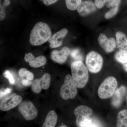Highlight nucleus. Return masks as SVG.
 I'll return each instance as SVG.
<instances>
[{
  "label": "nucleus",
  "mask_w": 127,
  "mask_h": 127,
  "mask_svg": "<svg viewBox=\"0 0 127 127\" xmlns=\"http://www.w3.org/2000/svg\"><path fill=\"white\" fill-rule=\"evenodd\" d=\"M10 4V1L9 0H5L3 4L0 5V20H3L5 18L6 16V8Z\"/></svg>",
  "instance_id": "21"
},
{
  "label": "nucleus",
  "mask_w": 127,
  "mask_h": 127,
  "mask_svg": "<svg viewBox=\"0 0 127 127\" xmlns=\"http://www.w3.org/2000/svg\"><path fill=\"white\" fill-rule=\"evenodd\" d=\"M43 0V3L46 5H50L55 3L58 0Z\"/></svg>",
  "instance_id": "32"
},
{
  "label": "nucleus",
  "mask_w": 127,
  "mask_h": 127,
  "mask_svg": "<svg viewBox=\"0 0 127 127\" xmlns=\"http://www.w3.org/2000/svg\"><path fill=\"white\" fill-rule=\"evenodd\" d=\"M11 91V89L10 88H7L4 89V90H1L0 94V99L6 95H8L9 93H10Z\"/></svg>",
  "instance_id": "27"
},
{
  "label": "nucleus",
  "mask_w": 127,
  "mask_h": 127,
  "mask_svg": "<svg viewBox=\"0 0 127 127\" xmlns=\"http://www.w3.org/2000/svg\"><path fill=\"white\" fill-rule=\"evenodd\" d=\"M3 75L4 77L8 79L10 84H12V85L14 84V83H15V80H14L13 76H12L9 71L6 70L5 71Z\"/></svg>",
  "instance_id": "25"
},
{
  "label": "nucleus",
  "mask_w": 127,
  "mask_h": 127,
  "mask_svg": "<svg viewBox=\"0 0 127 127\" xmlns=\"http://www.w3.org/2000/svg\"><path fill=\"white\" fill-rule=\"evenodd\" d=\"M126 92V88L124 86H122L116 90L112 101V104L113 106L115 107L120 106Z\"/></svg>",
  "instance_id": "15"
},
{
  "label": "nucleus",
  "mask_w": 127,
  "mask_h": 127,
  "mask_svg": "<svg viewBox=\"0 0 127 127\" xmlns=\"http://www.w3.org/2000/svg\"><path fill=\"white\" fill-rule=\"evenodd\" d=\"M52 32L48 25L42 22L37 23L32 30L30 36V43L38 46L44 44L51 36Z\"/></svg>",
  "instance_id": "1"
},
{
  "label": "nucleus",
  "mask_w": 127,
  "mask_h": 127,
  "mask_svg": "<svg viewBox=\"0 0 127 127\" xmlns=\"http://www.w3.org/2000/svg\"><path fill=\"white\" fill-rule=\"evenodd\" d=\"M24 59L25 61L29 63L31 67L34 68L42 66L46 64L47 62L46 58L44 56H39L35 58L31 53L26 54Z\"/></svg>",
  "instance_id": "14"
},
{
  "label": "nucleus",
  "mask_w": 127,
  "mask_h": 127,
  "mask_svg": "<svg viewBox=\"0 0 127 127\" xmlns=\"http://www.w3.org/2000/svg\"><path fill=\"white\" fill-rule=\"evenodd\" d=\"M99 45L106 52H112L117 46L116 41L113 37L108 38L105 34L100 33L98 37Z\"/></svg>",
  "instance_id": "10"
},
{
  "label": "nucleus",
  "mask_w": 127,
  "mask_h": 127,
  "mask_svg": "<svg viewBox=\"0 0 127 127\" xmlns=\"http://www.w3.org/2000/svg\"><path fill=\"white\" fill-rule=\"evenodd\" d=\"M116 41L117 47L119 51L127 52V36L121 32L116 33Z\"/></svg>",
  "instance_id": "16"
},
{
  "label": "nucleus",
  "mask_w": 127,
  "mask_h": 127,
  "mask_svg": "<svg viewBox=\"0 0 127 127\" xmlns=\"http://www.w3.org/2000/svg\"><path fill=\"white\" fill-rule=\"evenodd\" d=\"M26 78L28 80L32 81L34 79V75L31 72L29 71H28L26 75Z\"/></svg>",
  "instance_id": "30"
},
{
  "label": "nucleus",
  "mask_w": 127,
  "mask_h": 127,
  "mask_svg": "<svg viewBox=\"0 0 127 127\" xmlns=\"http://www.w3.org/2000/svg\"><path fill=\"white\" fill-rule=\"evenodd\" d=\"M51 76L48 73H45L40 79H36L32 82V91L35 93L40 92L42 89H47L50 87Z\"/></svg>",
  "instance_id": "9"
},
{
  "label": "nucleus",
  "mask_w": 127,
  "mask_h": 127,
  "mask_svg": "<svg viewBox=\"0 0 127 127\" xmlns=\"http://www.w3.org/2000/svg\"><path fill=\"white\" fill-rule=\"evenodd\" d=\"M27 69L25 68H21L18 71V75L22 78L26 77L28 71Z\"/></svg>",
  "instance_id": "28"
},
{
  "label": "nucleus",
  "mask_w": 127,
  "mask_h": 127,
  "mask_svg": "<svg viewBox=\"0 0 127 127\" xmlns=\"http://www.w3.org/2000/svg\"><path fill=\"white\" fill-rule=\"evenodd\" d=\"M82 2V0H65L67 7L72 11L76 10Z\"/></svg>",
  "instance_id": "20"
},
{
  "label": "nucleus",
  "mask_w": 127,
  "mask_h": 127,
  "mask_svg": "<svg viewBox=\"0 0 127 127\" xmlns=\"http://www.w3.org/2000/svg\"><path fill=\"white\" fill-rule=\"evenodd\" d=\"M72 76L77 87L82 88L88 81L89 73L87 67L81 61H76L71 64Z\"/></svg>",
  "instance_id": "2"
},
{
  "label": "nucleus",
  "mask_w": 127,
  "mask_h": 127,
  "mask_svg": "<svg viewBox=\"0 0 127 127\" xmlns=\"http://www.w3.org/2000/svg\"><path fill=\"white\" fill-rule=\"evenodd\" d=\"M115 58L117 61L122 64L127 63V52L119 51L116 53Z\"/></svg>",
  "instance_id": "19"
},
{
  "label": "nucleus",
  "mask_w": 127,
  "mask_h": 127,
  "mask_svg": "<svg viewBox=\"0 0 127 127\" xmlns=\"http://www.w3.org/2000/svg\"><path fill=\"white\" fill-rule=\"evenodd\" d=\"M77 88L72 77L67 75L60 89L61 97L65 100L75 98L77 94Z\"/></svg>",
  "instance_id": "4"
},
{
  "label": "nucleus",
  "mask_w": 127,
  "mask_h": 127,
  "mask_svg": "<svg viewBox=\"0 0 127 127\" xmlns=\"http://www.w3.org/2000/svg\"><path fill=\"white\" fill-rule=\"evenodd\" d=\"M18 109L23 118L28 121L33 120L37 115V110L31 101L22 102L18 105Z\"/></svg>",
  "instance_id": "7"
},
{
  "label": "nucleus",
  "mask_w": 127,
  "mask_h": 127,
  "mask_svg": "<svg viewBox=\"0 0 127 127\" xmlns=\"http://www.w3.org/2000/svg\"><path fill=\"white\" fill-rule=\"evenodd\" d=\"M86 63L87 67L90 72L92 73H97L101 69L103 59L100 54L93 51L87 55Z\"/></svg>",
  "instance_id": "6"
},
{
  "label": "nucleus",
  "mask_w": 127,
  "mask_h": 127,
  "mask_svg": "<svg viewBox=\"0 0 127 127\" xmlns=\"http://www.w3.org/2000/svg\"><path fill=\"white\" fill-rule=\"evenodd\" d=\"M117 80L113 77L106 78L100 85L98 94L100 98L104 99L109 98L113 96L117 87Z\"/></svg>",
  "instance_id": "3"
},
{
  "label": "nucleus",
  "mask_w": 127,
  "mask_h": 127,
  "mask_svg": "<svg viewBox=\"0 0 127 127\" xmlns=\"http://www.w3.org/2000/svg\"><path fill=\"white\" fill-rule=\"evenodd\" d=\"M22 83L25 86H29L32 85V82L27 79H23L22 81Z\"/></svg>",
  "instance_id": "31"
},
{
  "label": "nucleus",
  "mask_w": 127,
  "mask_h": 127,
  "mask_svg": "<svg viewBox=\"0 0 127 127\" xmlns=\"http://www.w3.org/2000/svg\"><path fill=\"white\" fill-rule=\"evenodd\" d=\"M111 0H95V5L98 9L102 8L107 2H109Z\"/></svg>",
  "instance_id": "26"
},
{
  "label": "nucleus",
  "mask_w": 127,
  "mask_h": 127,
  "mask_svg": "<svg viewBox=\"0 0 127 127\" xmlns=\"http://www.w3.org/2000/svg\"></svg>",
  "instance_id": "36"
},
{
  "label": "nucleus",
  "mask_w": 127,
  "mask_h": 127,
  "mask_svg": "<svg viewBox=\"0 0 127 127\" xmlns=\"http://www.w3.org/2000/svg\"><path fill=\"white\" fill-rule=\"evenodd\" d=\"M22 101V98L21 96L14 94L1 101L0 109L3 111H9L19 105Z\"/></svg>",
  "instance_id": "8"
},
{
  "label": "nucleus",
  "mask_w": 127,
  "mask_h": 127,
  "mask_svg": "<svg viewBox=\"0 0 127 127\" xmlns=\"http://www.w3.org/2000/svg\"><path fill=\"white\" fill-rule=\"evenodd\" d=\"M71 56L76 61H81L83 59L82 55L78 49H74L70 52Z\"/></svg>",
  "instance_id": "22"
},
{
  "label": "nucleus",
  "mask_w": 127,
  "mask_h": 127,
  "mask_svg": "<svg viewBox=\"0 0 127 127\" xmlns=\"http://www.w3.org/2000/svg\"></svg>",
  "instance_id": "35"
},
{
  "label": "nucleus",
  "mask_w": 127,
  "mask_h": 127,
  "mask_svg": "<svg viewBox=\"0 0 127 127\" xmlns=\"http://www.w3.org/2000/svg\"><path fill=\"white\" fill-rule=\"evenodd\" d=\"M92 109L86 106H79L74 110V113L76 117V123L79 127H85L92 121L90 116L93 114Z\"/></svg>",
  "instance_id": "5"
},
{
  "label": "nucleus",
  "mask_w": 127,
  "mask_h": 127,
  "mask_svg": "<svg viewBox=\"0 0 127 127\" xmlns=\"http://www.w3.org/2000/svg\"><path fill=\"white\" fill-rule=\"evenodd\" d=\"M68 31L66 28H63L52 35L48 40L50 47L52 48L59 47L62 45L64 38L68 34Z\"/></svg>",
  "instance_id": "11"
},
{
  "label": "nucleus",
  "mask_w": 127,
  "mask_h": 127,
  "mask_svg": "<svg viewBox=\"0 0 127 127\" xmlns=\"http://www.w3.org/2000/svg\"><path fill=\"white\" fill-rule=\"evenodd\" d=\"M77 10L80 15L86 16L96 10V5L92 1L85 0L81 2L78 7Z\"/></svg>",
  "instance_id": "13"
},
{
  "label": "nucleus",
  "mask_w": 127,
  "mask_h": 127,
  "mask_svg": "<svg viewBox=\"0 0 127 127\" xmlns=\"http://www.w3.org/2000/svg\"><path fill=\"white\" fill-rule=\"evenodd\" d=\"M124 70H125V71L127 72V63H126L124 64Z\"/></svg>",
  "instance_id": "33"
},
{
  "label": "nucleus",
  "mask_w": 127,
  "mask_h": 127,
  "mask_svg": "<svg viewBox=\"0 0 127 127\" xmlns=\"http://www.w3.org/2000/svg\"><path fill=\"white\" fill-rule=\"evenodd\" d=\"M58 120V116L55 111L52 110L48 113L42 127H55Z\"/></svg>",
  "instance_id": "17"
},
{
  "label": "nucleus",
  "mask_w": 127,
  "mask_h": 127,
  "mask_svg": "<svg viewBox=\"0 0 127 127\" xmlns=\"http://www.w3.org/2000/svg\"><path fill=\"white\" fill-rule=\"evenodd\" d=\"M121 0H111L107 3L106 6L108 8L119 7L120 5Z\"/></svg>",
  "instance_id": "24"
},
{
  "label": "nucleus",
  "mask_w": 127,
  "mask_h": 127,
  "mask_svg": "<svg viewBox=\"0 0 127 127\" xmlns=\"http://www.w3.org/2000/svg\"><path fill=\"white\" fill-rule=\"evenodd\" d=\"M119 7H113L111 9L104 15V17L107 19H110L114 16L118 11Z\"/></svg>",
  "instance_id": "23"
},
{
  "label": "nucleus",
  "mask_w": 127,
  "mask_h": 127,
  "mask_svg": "<svg viewBox=\"0 0 127 127\" xmlns=\"http://www.w3.org/2000/svg\"><path fill=\"white\" fill-rule=\"evenodd\" d=\"M59 127H68L66 125H61Z\"/></svg>",
  "instance_id": "34"
},
{
  "label": "nucleus",
  "mask_w": 127,
  "mask_h": 127,
  "mask_svg": "<svg viewBox=\"0 0 127 127\" xmlns=\"http://www.w3.org/2000/svg\"><path fill=\"white\" fill-rule=\"evenodd\" d=\"M70 53V51L67 47H64L60 51L55 50L51 53V57L52 61L57 63L63 64L66 62Z\"/></svg>",
  "instance_id": "12"
},
{
  "label": "nucleus",
  "mask_w": 127,
  "mask_h": 127,
  "mask_svg": "<svg viewBox=\"0 0 127 127\" xmlns=\"http://www.w3.org/2000/svg\"><path fill=\"white\" fill-rule=\"evenodd\" d=\"M117 127H127V109L120 111L117 118Z\"/></svg>",
  "instance_id": "18"
},
{
  "label": "nucleus",
  "mask_w": 127,
  "mask_h": 127,
  "mask_svg": "<svg viewBox=\"0 0 127 127\" xmlns=\"http://www.w3.org/2000/svg\"><path fill=\"white\" fill-rule=\"evenodd\" d=\"M85 127H100V126L97 122L95 120H93L91 123L89 124Z\"/></svg>",
  "instance_id": "29"
}]
</instances>
